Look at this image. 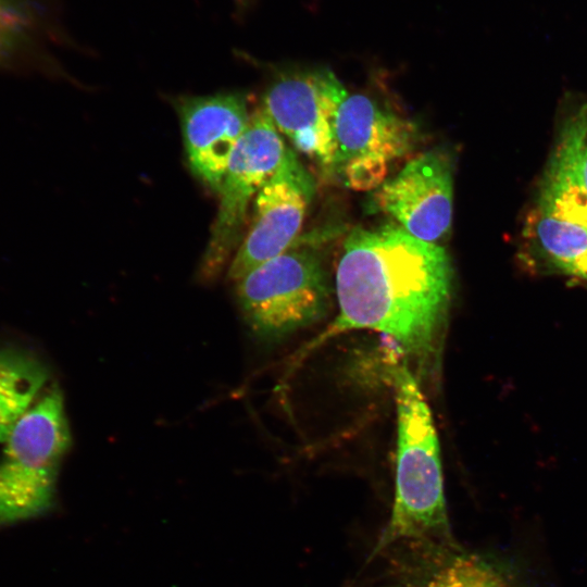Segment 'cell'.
<instances>
[{
    "label": "cell",
    "mask_w": 587,
    "mask_h": 587,
    "mask_svg": "<svg viewBox=\"0 0 587 587\" xmlns=\"http://www.w3.org/2000/svg\"><path fill=\"white\" fill-rule=\"evenodd\" d=\"M49 378L47 365L34 353L0 348V442L38 399Z\"/></svg>",
    "instance_id": "12"
},
{
    "label": "cell",
    "mask_w": 587,
    "mask_h": 587,
    "mask_svg": "<svg viewBox=\"0 0 587 587\" xmlns=\"http://www.w3.org/2000/svg\"><path fill=\"white\" fill-rule=\"evenodd\" d=\"M71 446L63 395L51 386L17 421L0 458V526L43 514Z\"/></svg>",
    "instance_id": "3"
},
{
    "label": "cell",
    "mask_w": 587,
    "mask_h": 587,
    "mask_svg": "<svg viewBox=\"0 0 587 587\" xmlns=\"http://www.w3.org/2000/svg\"><path fill=\"white\" fill-rule=\"evenodd\" d=\"M236 300L250 332L278 340L323 320L332 286L320 257L298 243L236 282Z\"/></svg>",
    "instance_id": "4"
},
{
    "label": "cell",
    "mask_w": 587,
    "mask_h": 587,
    "mask_svg": "<svg viewBox=\"0 0 587 587\" xmlns=\"http://www.w3.org/2000/svg\"><path fill=\"white\" fill-rule=\"evenodd\" d=\"M534 222L539 247L552 266L562 274L587 283V228L539 209L535 212Z\"/></svg>",
    "instance_id": "15"
},
{
    "label": "cell",
    "mask_w": 587,
    "mask_h": 587,
    "mask_svg": "<svg viewBox=\"0 0 587 587\" xmlns=\"http://www.w3.org/2000/svg\"><path fill=\"white\" fill-rule=\"evenodd\" d=\"M314 183L289 150L284 163L253 199L251 222L227 271L234 283L298 243Z\"/></svg>",
    "instance_id": "8"
},
{
    "label": "cell",
    "mask_w": 587,
    "mask_h": 587,
    "mask_svg": "<svg viewBox=\"0 0 587 587\" xmlns=\"http://www.w3.org/2000/svg\"><path fill=\"white\" fill-rule=\"evenodd\" d=\"M289 150L264 109L254 110L218 191V211L200 264L199 275L203 280L214 279L235 254L242 240L251 200L277 172Z\"/></svg>",
    "instance_id": "5"
},
{
    "label": "cell",
    "mask_w": 587,
    "mask_h": 587,
    "mask_svg": "<svg viewBox=\"0 0 587 587\" xmlns=\"http://www.w3.org/2000/svg\"><path fill=\"white\" fill-rule=\"evenodd\" d=\"M397 410L395 496L374 553L403 540H448L439 440L430 409L404 359L390 373Z\"/></svg>",
    "instance_id": "2"
},
{
    "label": "cell",
    "mask_w": 587,
    "mask_h": 587,
    "mask_svg": "<svg viewBox=\"0 0 587 587\" xmlns=\"http://www.w3.org/2000/svg\"><path fill=\"white\" fill-rule=\"evenodd\" d=\"M54 0H0V62L55 39Z\"/></svg>",
    "instance_id": "13"
},
{
    "label": "cell",
    "mask_w": 587,
    "mask_h": 587,
    "mask_svg": "<svg viewBox=\"0 0 587 587\" xmlns=\"http://www.w3.org/2000/svg\"><path fill=\"white\" fill-rule=\"evenodd\" d=\"M453 177L448 155L427 151L410 160L375 193L380 211L413 237L435 242L452 223Z\"/></svg>",
    "instance_id": "9"
},
{
    "label": "cell",
    "mask_w": 587,
    "mask_h": 587,
    "mask_svg": "<svg viewBox=\"0 0 587 587\" xmlns=\"http://www.w3.org/2000/svg\"><path fill=\"white\" fill-rule=\"evenodd\" d=\"M250 115L246 97L238 92L187 98L179 105L189 166L216 192Z\"/></svg>",
    "instance_id": "10"
},
{
    "label": "cell",
    "mask_w": 587,
    "mask_h": 587,
    "mask_svg": "<svg viewBox=\"0 0 587 587\" xmlns=\"http://www.w3.org/2000/svg\"><path fill=\"white\" fill-rule=\"evenodd\" d=\"M416 128L366 95H347L336 116L332 176L353 190L378 188L414 146Z\"/></svg>",
    "instance_id": "6"
},
{
    "label": "cell",
    "mask_w": 587,
    "mask_h": 587,
    "mask_svg": "<svg viewBox=\"0 0 587 587\" xmlns=\"http://www.w3.org/2000/svg\"><path fill=\"white\" fill-rule=\"evenodd\" d=\"M238 1H241V2H242V1H245V0H238Z\"/></svg>",
    "instance_id": "17"
},
{
    "label": "cell",
    "mask_w": 587,
    "mask_h": 587,
    "mask_svg": "<svg viewBox=\"0 0 587 587\" xmlns=\"http://www.w3.org/2000/svg\"><path fill=\"white\" fill-rule=\"evenodd\" d=\"M587 142V110L564 127L544 182L538 209L587 228V196L582 184L580 154Z\"/></svg>",
    "instance_id": "11"
},
{
    "label": "cell",
    "mask_w": 587,
    "mask_h": 587,
    "mask_svg": "<svg viewBox=\"0 0 587 587\" xmlns=\"http://www.w3.org/2000/svg\"><path fill=\"white\" fill-rule=\"evenodd\" d=\"M447 251L400 226L355 228L336 271L338 313L309 351L337 335L371 329L398 345L417 377L438 370L452 296Z\"/></svg>",
    "instance_id": "1"
},
{
    "label": "cell",
    "mask_w": 587,
    "mask_h": 587,
    "mask_svg": "<svg viewBox=\"0 0 587 587\" xmlns=\"http://www.w3.org/2000/svg\"><path fill=\"white\" fill-rule=\"evenodd\" d=\"M411 587H530L519 566L477 553H457Z\"/></svg>",
    "instance_id": "14"
},
{
    "label": "cell",
    "mask_w": 587,
    "mask_h": 587,
    "mask_svg": "<svg viewBox=\"0 0 587 587\" xmlns=\"http://www.w3.org/2000/svg\"><path fill=\"white\" fill-rule=\"evenodd\" d=\"M347 95L341 82L327 68L290 72L270 85L261 107L295 149L330 177L336 116Z\"/></svg>",
    "instance_id": "7"
},
{
    "label": "cell",
    "mask_w": 587,
    "mask_h": 587,
    "mask_svg": "<svg viewBox=\"0 0 587 587\" xmlns=\"http://www.w3.org/2000/svg\"><path fill=\"white\" fill-rule=\"evenodd\" d=\"M579 170H580L583 188L587 196V142L584 146L582 154H580Z\"/></svg>",
    "instance_id": "16"
}]
</instances>
